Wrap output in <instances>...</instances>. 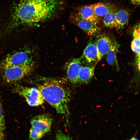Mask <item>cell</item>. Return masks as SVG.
Here are the masks:
<instances>
[{"label": "cell", "mask_w": 140, "mask_h": 140, "mask_svg": "<svg viewBox=\"0 0 140 140\" xmlns=\"http://www.w3.org/2000/svg\"><path fill=\"white\" fill-rule=\"evenodd\" d=\"M131 3L135 5H138L140 4V0H130Z\"/></svg>", "instance_id": "44dd1931"}, {"label": "cell", "mask_w": 140, "mask_h": 140, "mask_svg": "<svg viewBox=\"0 0 140 140\" xmlns=\"http://www.w3.org/2000/svg\"><path fill=\"white\" fill-rule=\"evenodd\" d=\"M91 5L95 13L99 17H103L110 12L115 10L114 5L109 3L100 2Z\"/></svg>", "instance_id": "5bb4252c"}, {"label": "cell", "mask_w": 140, "mask_h": 140, "mask_svg": "<svg viewBox=\"0 0 140 140\" xmlns=\"http://www.w3.org/2000/svg\"><path fill=\"white\" fill-rule=\"evenodd\" d=\"M56 140H72V139L69 137L61 131H59L56 134Z\"/></svg>", "instance_id": "ffe728a7"}, {"label": "cell", "mask_w": 140, "mask_h": 140, "mask_svg": "<svg viewBox=\"0 0 140 140\" xmlns=\"http://www.w3.org/2000/svg\"><path fill=\"white\" fill-rule=\"evenodd\" d=\"M136 64L139 71L140 70V58H139L136 56Z\"/></svg>", "instance_id": "7402d4cb"}, {"label": "cell", "mask_w": 140, "mask_h": 140, "mask_svg": "<svg viewBox=\"0 0 140 140\" xmlns=\"http://www.w3.org/2000/svg\"><path fill=\"white\" fill-rule=\"evenodd\" d=\"M115 11L116 10L111 11L103 17V23L106 27L109 28H112L115 27Z\"/></svg>", "instance_id": "e0dca14e"}, {"label": "cell", "mask_w": 140, "mask_h": 140, "mask_svg": "<svg viewBox=\"0 0 140 140\" xmlns=\"http://www.w3.org/2000/svg\"><path fill=\"white\" fill-rule=\"evenodd\" d=\"M140 25L139 23L134 28L132 34L133 38L131 44L132 50L136 54L137 57L140 58Z\"/></svg>", "instance_id": "2e32d148"}, {"label": "cell", "mask_w": 140, "mask_h": 140, "mask_svg": "<svg viewBox=\"0 0 140 140\" xmlns=\"http://www.w3.org/2000/svg\"><path fill=\"white\" fill-rule=\"evenodd\" d=\"M120 45L115 40H111L109 50L107 53V60L108 64L111 65L116 64L118 66L116 54L120 47Z\"/></svg>", "instance_id": "9a60e30c"}, {"label": "cell", "mask_w": 140, "mask_h": 140, "mask_svg": "<svg viewBox=\"0 0 140 140\" xmlns=\"http://www.w3.org/2000/svg\"><path fill=\"white\" fill-rule=\"evenodd\" d=\"M33 66L23 65L10 67L0 71L3 79L8 83L19 81L32 71Z\"/></svg>", "instance_id": "5b68a950"}, {"label": "cell", "mask_w": 140, "mask_h": 140, "mask_svg": "<svg viewBox=\"0 0 140 140\" xmlns=\"http://www.w3.org/2000/svg\"><path fill=\"white\" fill-rule=\"evenodd\" d=\"M111 40L106 35L100 36L95 42L97 51V60L96 65L108 53L110 46Z\"/></svg>", "instance_id": "ba28073f"}, {"label": "cell", "mask_w": 140, "mask_h": 140, "mask_svg": "<svg viewBox=\"0 0 140 140\" xmlns=\"http://www.w3.org/2000/svg\"><path fill=\"white\" fill-rule=\"evenodd\" d=\"M70 20L72 23L79 27L88 35H96L100 32L101 28L98 23L81 19L75 13L71 15Z\"/></svg>", "instance_id": "8992f818"}, {"label": "cell", "mask_w": 140, "mask_h": 140, "mask_svg": "<svg viewBox=\"0 0 140 140\" xmlns=\"http://www.w3.org/2000/svg\"><path fill=\"white\" fill-rule=\"evenodd\" d=\"M130 140H138L136 138L134 137L131 138Z\"/></svg>", "instance_id": "603a6c76"}, {"label": "cell", "mask_w": 140, "mask_h": 140, "mask_svg": "<svg viewBox=\"0 0 140 140\" xmlns=\"http://www.w3.org/2000/svg\"><path fill=\"white\" fill-rule=\"evenodd\" d=\"M62 4V0H20L11 19L18 26H34L54 17Z\"/></svg>", "instance_id": "6da1fadb"}, {"label": "cell", "mask_w": 140, "mask_h": 140, "mask_svg": "<svg viewBox=\"0 0 140 140\" xmlns=\"http://www.w3.org/2000/svg\"><path fill=\"white\" fill-rule=\"evenodd\" d=\"M31 123V126L38 128L45 133L50 131L52 119L47 114L40 115L34 117Z\"/></svg>", "instance_id": "52a82bcc"}, {"label": "cell", "mask_w": 140, "mask_h": 140, "mask_svg": "<svg viewBox=\"0 0 140 140\" xmlns=\"http://www.w3.org/2000/svg\"><path fill=\"white\" fill-rule=\"evenodd\" d=\"M94 66L81 65L78 75V83L86 84L92 79L94 74Z\"/></svg>", "instance_id": "7c38bea8"}, {"label": "cell", "mask_w": 140, "mask_h": 140, "mask_svg": "<svg viewBox=\"0 0 140 140\" xmlns=\"http://www.w3.org/2000/svg\"><path fill=\"white\" fill-rule=\"evenodd\" d=\"M43 81L38 88L44 100L55 109L58 113L68 116L70 97L67 90L56 79L45 78Z\"/></svg>", "instance_id": "7a4b0ae2"}, {"label": "cell", "mask_w": 140, "mask_h": 140, "mask_svg": "<svg viewBox=\"0 0 140 140\" xmlns=\"http://www.w3.org/2000/svg\"><path fill=\"white\" fill-rule=\"evenodd\" d=\"M77 11L75 14L81 19L99 23V17L95 13L91 5L80 7Z\"/></svg>", "instance_id": "8fae6325"}, {"label": "cell", "mask_w": 140, "mask_h": 140, "mask_svg": "<svg viewBox=\"0 0 140 140\" xmlns=\"http://www.w3.org/2000/svg\"><path fill=\"white\" fill-rule=\"evenodd\" d=\"M82 62L81 58H75L73 59L68 64L67 75L68 79L72 83H78V73Z\"/></svg>", "instance_id": "9c48e42d"}, {"label": "cell", "mask_w": 140, "mask_h": 140, "mask_svg": "<svg viewBox=\"0 0 140 140\" xmlns=\"http://www.w3.org/2000/svg\"><path fill=\"white\" fill-rule=\"evenodd\" d=\"M81 60H84L89 64L95 63L97 60V51L95 42L90 40L85 49L81 58Z\"/></svg>", "instance_id": "30bf717a"}, {"label": "cell", "mask_w": 140, "mask_h": 140, "mask_svg": "<svg viewBox=\"0 0 140 140\" xmlns=\"http://www.w3.org/2000/svg\"><path fill=\"white\" fill-rule=\"evenodd\" d=\"M14 92L22 96L30 106H36L42 104L44 99L38 88L29 87L21 85H16L13 89Z\"/></svg>", "instance_id": "277c9868"}, {"label": "cell", "mask_w": 140, "mask_h": 140, "mask_svg": "<svg viewBox=\"0 0 140 140\" xmlns=\"http://www.w3.org/2000/svg\"><path fill=\"white\" fill-rule=\"evenodd\" d=\"M5 121L2 104L0 102V140H4Z\"/></svg>", "instance_id": "d6986e66"}, {"label": "cell", "mask_w": 140, "mask_h": 140, "mask_svg": "<svg viewBox=\"0 0 140 140\" xmlns=\"http://www.w3.org/2000/svg\"><path fill=\"white\" fill-rule=\"evenodd\" d=\"M31 51L28 49L16 51L0 61V71L13 66L23 65L34 66Z\"/></svg>", "instance_id": "3957f363"}, {"label": "cell", "mask_w": 140, "mask_h": 140, "mask_svg": "<svg viewBox=\"0 0 140 140\" xmlns=\"http://www.w3.org/2000/svg\"><path fill=\"white\" fill-rule=\"evenodd\" d=\"M45 133L38 128L31 126L30 131V140H40Z\"/></svg>", "instance_id": "ac0fdd59"}, {"label": "cell", "mask_w": 140, "mask_h": 140, "mask_svg": "<svg viewBox=\"0 0 140 140\" xmlns=\"http://www.w3.org/2000/svg\"><path fill=\"white\" fill-rule=\"evenodd\" d=\"M115 13V21L114 27L117 30L122 29L128 23L129 12L126 10L122 9L116 10Z\"/></svg>", "instance_id": "4fadbf2b"}]
</instances>
